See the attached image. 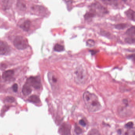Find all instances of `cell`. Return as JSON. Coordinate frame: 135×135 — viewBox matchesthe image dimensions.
<instances>
[{
  "label": "cell",
  "mask_w": 135,
  "mask_h": 135,
  "mask_svg": "<svg viewBox=\"0 0 135 135\" xmlns=\"http://www.w3.org/2000/svg\"><path fill=\"white\" fill-rule=\"evenodd\" d=\"M126 27V25L124 23H120V24H118L115 26V28L118 29H123L125 28Z\"/></svg>",
  "instance_id": "cb8c5ba5"
},
{
  "label": "cell",
  "mask_w": 135,
  "mask_h": 135,
  "mask_svg": "<svg viewBox=\"0 0 135 135\" xmlns=\"http://www.w3.org/2000/svg\"><path fill=\"white\" fill-rule=\"evenodd\" d=\"M125 41L128 43H134L135 42V38L134 37H128L126 38Z\"/></svg>",
  "instance_id": "ffe728a7"
},
{
  "label": "cell",
  "mask_w": 135,
  "mask_h": 135,
  "mask_svg": "<svg viewBox=\"0 0 135 135\" xmlns=\"http://www.w3.org/2000/svg\"><path fill=\"white\" fill-rule=\"evenodd\" d=\"M79 123L82 126V127H84L86 126V123L85 122V121L84 120H81L79 122Z\"/></svg>",
  "instance_id": "83f0119b"
},
{
  "label": "cell",
  "mask_w": 135,
  "mask_h": 135,
  "mask_svg": "<svg viewBox=\"0 0 135 135\" xmlns=\"http://www.w3.org/2000/svg\"><path fill=\"white\" fill-rule=\"evenodd\" d=\"M27 82L29 84L37 89H40L41 86L40 80L38 78L30 77L27 80Z\"/></svg>",
  "instance_id": "277c9868"
},
{
  "label": "cell",
  "mask_w": 135,
  "mask_h": 135,
  "mask_svg": "<svg viewBox=\"0 0 135 135\" xmlns=\"http://www.w3.org/2000/svg\"><path fill=\"white\" fill-rule=\"evenodd\" d=\"M96 14V10L94 9H91L89 12L86 14L84 17L85 18V20H90L95 16Z\"/></svg>",
  "instance_id": "5bb4252c"
},
{
  "label": "cell",
  "mask_w": 135,
  "mask_h": 135,
  "mask_svg": "<svg viewBox=\"0 0 135 135\" xmlns=\"http://www.w3.org/2000/svg\"><path fill=\"white\" fill-rule=\"evenodd\" d=\"M17 8L21 12H25L27 9V6L24 0H17L16 4Z\"/></svg>",
  "instance_id": "9c48e42d"
},
{
  "label": "cell",
  "mask_w": 135,
  "mask_h": 135,
  "mask_svg": "<svg viewBox=\"0 0 135 135\" xmlns=\"http://www.w3.org/2000/svg\"><path fill=\"white\" fill-rule=\"evenodd\" d=\"M126 16L130 20L134 21L135 20V12L133 10L130 9L126 12Z\"/></svg>",
  "instance_id": "9a60e30c"
},
{
  "label": "cell",
  "mask_w": 135,
  "mask_h": 135,
  "mask_svg": "<svg viewBox=\"0 0 135 135\" xmlns=\"http://www.w3.org/2000/svg\"><path fill=\"white\" fill-rule=\"evenodd\" d=\"M75 80L79 84L84 83L86 78V74L82 67H78L75 72Z\"/></svg>",
  "instance_id": "3957f363"
},
{
  "label": "cell",
  "mask_w": 135,
  "mask_h": 135,
  "mask_svg": "<svg viewBox=\"0 0 135 135\" xmlns=\"http://www.w3.org/2000/svg\"><path fill=\"white\" fill-rule=\"evenodd\" d=\"M31 21L30 20H27L23 22L20 25V28L25 31H27L30 28Z\"/></svg>",
  "instance_id": "30bf717a"
},
{
  "label": "cell",
  "mask_w": 135,
  "mask_h": 135,
  "mask_svg": "<svg viewBox=\"0 0 135 135\" xmlns=\"http://www.w3.org/2000/svg\"><path fill=\"white\" fill-rule=\"evenodd\" d=\"M123 0V1H127V0Z\"/></svg>",
  "instance_id": "f546056e"
},
{
  "label": "cell",
  "mask_w": 135,
  "mask_h": 135,
  "mask_svg": "<svg viewBox=\"0 0 135 135\" xmlns=\"http://www.w3.org/2000/svg\"><path fill=\"white\" fill-rule=\"evenodd\" d=\"M118 132V133H119V134H120L121 133V130H119Z\"/></svg>",
  "instance_id": "f1b7e54d"
},
{
  "label": "cell",
  "mask_w": 135,
  "mask_h": 135,
  "mask_svg": "<svg viewBox=\"0 0 135 135\" xmlns=\"http://www.w3.org/2000/svg\"><path fill=\"white\" fill-rule=\"evenodd\" d=\"M15 101V99L14 98L11 96H8L5 99V102H6L9 103H12L14 102Z\"/></svg>",
  "instance_id": "7402d4cb"
},
{
  "label": "cell",
  "mask_w": 135,
  "mask_h": 135,
  "mask_svg": "<svg viewBox=\"0 0 135 135\" xmlns=\"http://www.w3.org/2000/svg\"><path fill=\"white\" fill-rule=\"evenodd\" d=\"M12 89L14 92H17V90H18V85L17 84H14L13 86H12Z\"/></svg>",
  "instance_id": "4316f807"
},
{
  "label": "cell",
  "mask_w": 135,
  "mask_h": 135,
  "mask_svg": "<svg viewBox=\"0 0 135 135\" xmlns=\"http://www.w3.org/2000/svg\"><path fill=\"white\" fill-rule=\"evenodd\" d=\"M9 51V48L7 43L4 42H0V55L7 54Z\"/></svg>",
  "instance_id": "52a82bcc"
},
{
  "label": "cell",
  "mask_w": 135,
  "mask_h": 135,
  "mask_svg": "<svg viewBox=\"0 0 135 135\" xmlns=\"http://www.w3.org/2000/svg\"><path fill=\"white\" fill-rule=\"evenodd\" d=\"M105 3L111 5H116L118 3L117 0H102Z\"/></svg>",
  "instance_id": "ac0fdd59"
},
{
  "label": "cell",
  "mask_w": 135,
  "mask_h": 135,
  "mask_svg": "<svg viewBox=\"0 0 135 135\" xmlns=\"http://www.w3.org/2000/svg\"><path fill=\"white\" fill-rule=\"evenodd\" d=\"M32 12L34 13L36 15H39L44 13L45 12V8L44 7L41 6L34 5L32 6L30 8Z\"/></svg>",
  "instance_id": "8992f818"
},
{
  "label": "cell",
  "mask_w": 135,
  "mask_h": 135,
  "mask_svg": "<svg viewBox=\"0 0 135 135\" xmlns=\"http://www.w3.org/2000/svg\"><path fill=\"white\" fill-rule=\"evenodd\" d=\"M64 50V48L63 45L59 44H56L54 47V50L57 52H61Z\"/></svg>",
  "instance_id": "d6986e66"
},
{
  "label": "cell",
  "mask_w": 135,
  "mask_h": 135,
  "mask_svg": "<svg viewBox=\"0 0 135 135\" xmlns=\"http://www.w3.org/2000/svg\"></svg>",
  "instance_id": "4dcf8cb0"
},
{
  "label": "cell",
  "mask_w": 135,
  "mask_h": 135,
  "mask_svg": "<svg viewBox=\"0 0 135 135\" xmlns=\"http://www.w3.org/2000/svg\"><path fill=\"white\" fill-rule=\"evenodd\" d=\"M75 132L76 134L80 135L82 133V130L81 128L76 125L75 126Z\"/></svg>",
  "instance_id": "44dd1931"
},
{
  "label": "cell",
  "mask_w": 135,
  "mask_h": 135,
  "mask_svg": "<svg viewBox=\"0 0 135 135\" xmlns=\"http://www.w3.org/2000/svg\"><path fill=\"white\" fill-rule=\"evenodd\" d=\"M14 46L18 50H23L26 49L28 46L27 40L22 36H17L14 41Z\"/></svg>",
  "instance_id": "7a4b0ae2"
},
{
  "label": "cell",
  "mask_w": 135,
  "mask_h": 135,
  "mask_svg": "<svg viewBox=\"0 0 135 135\" xmlns=\"http://www.w3.org/2000/svg\"><path fill=\"white\" fill-rule=\"evenodd\" d=\"M126 34L130 37H134L135 36V28L134 27H131L126 32Z\"/></svg>",
  "instance_id": "e0dca14e"
},
{
  "label": "cell",
  "mask_w": 135,
  "mask_h": 135,
  "mask_svg": "<svg viewBox=\"0 0 135 135\" xmlns=\"http://www.w3.org/2000/svg\"><path fill=\"white\" fill-rule=\"evenodd\" d=\"M71 127L69 124L63 123L60 128V132L62 135H69L71 133Z\"/></svg>",
  "instance_id": "5b68a950"
},
{
  "label": "cell",
  "mask_w": 135,
  "mask_h": 135,
  "mask_svg": "<svg viewBox=\"0 0 135 135\" xmlns=\"http://www.w3.org/2000/svg\"><path fill=\"white\" fill-rule=\"evenodd\" d=\"M22 92L25 96H27L30 94L32 92V89L28 85L25 84L22 88Z\"/></svg>",
  "instance_id": "4fadbf2b"
},
{
  "label": "cell",
  "mask_w": 135,
  "mask_h": 135,
  "mask_svg": "<svg viewBox=\"0 0 135 135\" xmlns=\"http://www.w3.org/2000/svg\"><path fill=\"white\" fill-rule=\"evenodd\" d=\"M83 98L84 104L90 112H96L101 109V105L95 94L86 91L83 94Z\"/></svg>",
  "instance_id": "6da1fadb"
},
{
  "label": "cell",
  "mask_w": 135,
  "mask_h": 135,
  "mask_svg": "<svg viewBox=\"0 0 135 135\" xmlns=\"http://www.w3.org/2000/svg\"><path fill=\"white\" fill-rule=\"evenodd\" d=\"M133 125H134V124H133V123L132 122H129L126 124L125 127H126L127 128H132L133 127Z\"/></svg>",
  "instance_id": "484cf974"
},
{
  "label": "cell",
  "mask_w": 135,
  "mask_h": 135,
  "mask_svg": "<svg viewBox=\"0 0 135 135\" xmlns=\"http://www.w3.org/2000/svg\"><path fill=\"white\" fill-rule=\"evenodd\" d=\"M88 135H101L98 130L96 129H93L89 132Z\"/></svg>",
  "instance_id": "603a6c76"
},
{
  "label": "cell",
  "mask_w": 135,
  "mask_h": 135,
  "mask_svg": "<svg viewBox=\"0 0 135 135\" xmlns=\"http://www.w3.org/2000/svg\"><path fill=\"white\" fill-rule=\"evenodd\" d=\"M48 78L50 83L53 86L55 87H57L58 85V80L56 75L53 73H49L48 74Z\"/></svg>",
  "instance_id": "ba28073f"
},
{
  "label": "cell",
  "mask_w": 135,
  "mask_h": 135,
  "mask_svg": "<svg viewBox=\"0 0 135 135\" xmlns=\"http://www.w3.org/2000/svg\"><path fill=\"white\" fill-rule=\"evenodd\" d=\"M28 100L31 102L38 104L40 102V100L38 96L35 95H31L28 99Z\"/></svg>",
  "instance_id": "2e32d148"
},
{
  "label": "cell",
  "mask_w": 135,
  "mask_h": 135,
  "mask_svg": "<svg viewBox=\"0 0 135 135\" xmlns=\"http://www.w3.org/2000/svg\"><path fill=\"white\" fill-rule=\"evenodd\" d=\"M13 3V0H3L2 1V9L4 10H9Z\"/></svg>",
  "instance_id": "8fae6325"
},
{
  "label": "cell",
  "mask_w": 135,
  "mask_h": 135,
  "mask_svg": "<svg viewBox=\"0 0 135 135\" xmlns=\"http://www.w3.org/2000/svg\"><path fill=\"white\" fill-rule=\"evenodd\" d=\"M14 74L13 70H8L4 71L2 75V78L5 80H8L13 77Z\"/></svg>",
  "instance_id": "7c38bea8"
},
{
  "label": "cell",
  "mask_w": 135,
  "mask_h": 135,
  "mask_svg": "<svg viewBox=\"0 0 135 135\" xmlns=\"http://www.w3.org/2000/svg\"><path fill=\"white\" fill-rule=\"evenodd\" d=\"M87 45L90 47H92L95 45V42L92 40H89L87 42Z\"/></svg>",
  "instance_id": "d4e9b609"
}]
</instances>
